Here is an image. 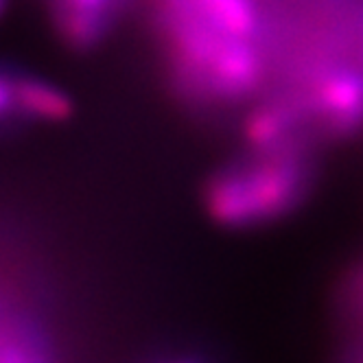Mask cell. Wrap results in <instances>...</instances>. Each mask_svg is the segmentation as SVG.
Instances as JSON below:
<instances>
[{"mask_svg":"<svg viewBox=\"0 0 363 363\" xmlns=\"http://www.w3.org/2000/svg\"><path fill=\"white\" fill-rule=\"evenodd\" d=\"M22 74L13 68H0V127L29 123L22 106Z\"/></svg>","mask_w":363,"mask_h":363,"instance_id":"cell-5","label":"cell"},{"mask_svg":"<svg viewBox=\"0 0 363 363\" xmlns=\"http://www.w3.org/2000/svg\"><path fill=\"white\" fill-rule=\"evenodd\" d=\"M252 149L256 155L225 167L206 186V208L225 228H261L291 215L318 179L315 149L296 143Z\"/></svg>","mask_w":363,"mask_h":363,"instance_id":"cell-1","label":"cell"},{"mask_svg":"<svg viewBox=\"0 0 363 363\" xmlns=\"http://www.w3.org/2000/svg\"><path fill=\"white\" fill-rule=\"evenodd\" d=\"M138 363H215L208 352L195 346H164L145 354Z\"/></svg>","mask_w":363,"mask_h":363,"instance_id":"cell-6","label":"cell"},{"mask_svg":"<svg viewBox=\"0 0 363 363\" xmlns=\"http://www.w3.org/2000/svg\"><path fill=\"white\" fill-rule=\"evenodd\" d=\"M346 328L348 363H363V265L352 274L346 287Z\"/></svg>","mask_w":363,"mask_h":363,"instance_id":"cell-4","label":"cell"},{"mask_svg":"<svg viewBox=\"0 0 363 363\" xmlns=\"http://www.w3.org/2000/svg\"><path fill=\"white\" fill-rule=\"evenodd\" d=\"M0 363H60L46 335L29 320L9 318L0 326Z\"/></svg>","mask_w":363,"mask_h":363,"instance_id":"cell-3","label":"cell"},{"mask_svg":"<svg viewBox=\"0 0 363 363\" xmlns=\"http://www.w3.org/2000/svg\"><path fill=\"white\" fill-rule=\"evenodd\" d=\"M60 35L79 48L99 44L114 27L125 0H48Z\"/></svg>","mask_w":363,"mask_h":363,"instance_id":"cell-2","label":"cell"},{"mask_svg":"<svg viewBox=\"0 0 363 363\" xmlns=\"http://www.w3.org/2000/svg\"><path fill=\"white\" fill-rule=\"evenodd\" d=\"M3 322H5V320H0V326H3Z\"/></svg>","mask_w":363,"mask_h":363,"instance_id":"cell-7","label":"cell"}]
</instances>
